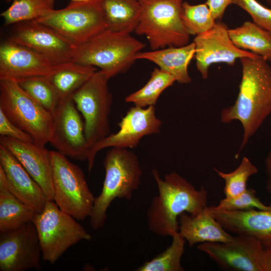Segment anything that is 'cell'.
<instances>
[{
	"instance_id": "6da1fadb",
	"label": "cell",
	"mask_w": 271,
	"mask_h": 271,
	"mask_svg": "<svg viewBox=\"0 0 271 271\" xmlns=\"http://www.w3.org/2000/svg\"><path fill=\"white\" fill-rule=\"evenodd\" d=\"M240 61L242 77L238 96L220 113L222 122L237 120L242 124L243 138L236 158L271 113V66L257 54Z\"/></svg>"
},
{
	"instance_id": "7a4b0ae2",
	"label": "cell",
	"mask_w": 271,
	"mask_h": 271,
	"mask_svg": "<svg viewBox=\"0 0 271 271\" xmlns=\"http://www.w3.org/2000/svg\"><path fill=\"white\" fill-rule=\"evenodd\" d=\"M152 175L158 194L152 199L147 211L149 229L165 237L178 232V217L183 212L195 214L207 207V191L199 190L176 172L165 175L162 179L154 169Z\"/></svg>"
},
{
	"instance_id": "3957f363",
	"label": "cell",
	"mask_w": 271,
	"mask_h": 271,
	"mask_svg": "<svg viewBox=\"0 0 271 271\" xmlns=\"http://www.w3.org/2000/svg\"><path fill=\"white\" fill-rule=\"evenodd\" d=\"M103 165V187L95 198L89 217L90 225L95 230L104 226L107 209L115 199L132 197L140 186L143 174L138 157L128 149L111 148L105 155Z\"/></svg>"
},
{
	"instance_id": "277c9868",
	"label": "cell",
	"mask_w": 271,
	"mask_h": 271,
	"mask_svg": "<svg viewBox=\"0 0 271 271\" xmlns=\"http://www.w3.org/2000/svg\"><path fill=\"white\" fill-rule=\"evenodd\" d=\"M145 46L129 33L106 29L73 47L71 61L98 67L111 78L126 72Z\"/></svg>"
},
{
	"instance_id": "5b68a950",
	"label": "cell",
	"mask_w": 271,
	"mask_h": 271,
	"mask_svg": "<svg viewBox=\"0 0 271 271\" xmlns=\"http://www.w3.org/2000/svg\"><path fill=\"white\" fill-rule=\"evenodd\" d=\"M139 1L141 14L134 32L146 36L151 50L189 43L181 17L183 0Z\"/></svg>"
},
{
	"instance_id": "8992f818",
	"label": "cell",
	"mask_w": 271,
	"mask_h": 271,
	"mask_svg": "<svg viewBox=\"0 0 271 271\" xmlns=\"http://www.w3.org/2000/svg\"><path fill=\"white\" fill-rule=\"evenodd\" d=\"M0 109L15 124L29 134L34 143L50 142L52 114L29 95L16 80L0 79Z\"/></svg>"
},
{
	"instance_id": "52a82bcc",
	"label": "cell",
	"mask_w": 271,
	"mask_h": 271,
	"mask_svg": "<svg viewBox=\"0 0 271 271\" xmlns=\"http://www.w3.org/2000/svg\"><path fill=\"white\" fill-rule=\"evenodd\" d=\"M53 201L63 212L83 221L90 217L95 198L81 168L57 151H51Z\"/></svg>"
},
{
	"instance_id": "ba28073f",
	"label": "cell",
	"mask_w": 271,
	"mask_h": 271,
	"mask_svg": "<svg viewBox=\"0 0 271 271\" xmlns=\"http://www.w3.org/2000/svg\"><path fill=\"white\" fill-rule=\"evenodd\" d=\"M76 220L53 201H48L43 211L37 213L33 222L44 261L53 264L70 246L91 239V235Z\"/></svg>"
},
{
	"instance_id": "9c48e42d",
	"label": "cell",
	"mask_w": 271,
	"mask_h": 271,
	"mask_svg": "<svg viewBox=\"0 0 271 271\" xmlns=\"http://www.w3.org/2000/svg\"><path fill=\"white\" fill-rule=\"evenodd\" d=\"M35 21L55 31L73 47L81 45L107 29L100 0L71 2Z\"/></svg>"
},
{
	"instance_id": "30bf717a",
	"label": "cell",
	"mask_w": 271,
	"mask_h": 271,
	"mask_svg": "<svg viewBox=\"0 0 271 271\" xmlns=\"http://www.w3.org/2000/svg\"><path fill=\"white\" fill-rule=\"evenodd\" d=\"M110 78L105 72L97 70L72 96L84 120L88 150L109 134V116L112 104L108 85Z\"/></svg>"
},
{
	"instance_id": "8fae6325",
	"label": "cell",
	"mask_w": 271,
	"mask_h": 271,
	"mask_svg": "<svg viewBox=\"0 0 271 271\" xmlns=\"http://www.w3.org/2000/svg\"><path fill=\"white\" fill-rule=\"evenodd\" d=\"M119 130L108 135L92 146L87 153L88 168L90 172L97 153L107 148H136L145 136L159 133L162 122L157 117L155 106L130 108L118 122Z\"/></svg>"
},
{
	"instance_id": "7c38bea8",
	"label": "cell",
	"mask_w": 271,
	"mask_h": 271,
	"mask_svg": "<svg viewBox=\"0 0 271 271\" xmlns=\"http://www.w3.org/2000/svg\"><path fill=\"white\" fill-rule=\"evenodd\" d=\"M41 255L33 221L16 229L0 232V271L40 270Z\"/></svg>"
},
{
	"instance_id": "4fadbf2b",
	"label": "cell",
	"mask_w": 271,
	"mask_h": 271,
	"mask_svg": "<svg viewBox=\"0 0 271 271\" xmlns=\"http://www.w3.org/2000/svg\"><path fill=\"white\" fill-rule=\"evenodd\" d=\"M49 143L66 157L87 161L88 147L83 122L72 97L61 100L51 113Z\"/></svg>"
},
{
	"instance_id": "5bb4252c",
	"label": "cell",
	"mask_w": 271,
	"mask_h": 271,
	"mask_svg": "<svg viewBox=\"0 0 271 271\" xmlns=\"http://www.w3.org/2000/svg\"><path fill=\"white\" fill-rule=\"evenodd\" d=\"M264 248L256 239L242 235L228 242H204L197 246L220 267L234 271H263L261 258Z\"/></svg>"
},
{
	"instance_id": "9a60e30c",
	"label": "cell",
	"mask_w": 271,
	"mask_h": 271,
	"mask_svg": "<svg viewBox=\"0 0 271 271\" xmlns=\"http://www.w3.org/2000/svg\"><path fill=\"white\" fill-rule=\"evenodd\" d=\"M228 30L224 24L218 22L212 29L194 38L196 67L203 79L208 78L212 64L223 63L232 66L237 59L255 55L237 47L231 41Z\"/></svg>"
},
{
	"instance_id": "2e32d148",
	"label": "cell",
	"mask_w": 271,
	"mask_h": 271,
	"mask_svg": "<svg viewBox=\"0 0 271 271\" xmlns=\"http://www.w3.org/2000/svg\"><path fill=\"white\" fill-rule=\"evenodd\" d=\"M16 24L9 40L40 53L55 65L71 61L73 47L53 29L35 21Z\"/></svg>"
},
{
	"instance_id": "e0dca14e",
	"label": "cell",
	"mask_w": 271,
	"mask_h": 271,
	"mask_svg": "<svg viewBox=\"0 0 271 271\" xmlns=\"http://www.w3.org/2000/svg\"><path fill=\"white\" fill-rule=\"evenodd\" d=\"M58 65L34 50L9 39L0 45V79L47 76Z\"/></svg>"
},
{
	"instance_id": "ac0fdd59",
	"label": "cell",
	"mask_w": 271,
	"mask_h": 271,
	"mask_svg": "<svg viewBox=\"0 0 271 271\" xmlns=\"http://www.w3.org/2000/svg\"><path fill=\"white\" fill-rule=\"evenodd\" d=\"M0 145L11 152L39 185L47 201H53L50 151L45 146L0 136Z\"/></svg>"
},
{
	"instance_id": "d6986e66",
	"label": "cell",
	"mask_w": 271,
	"mask_h": 271,
	"mask_svg": "<svg viewBox=\"0 0 271 271\" xmlns=\"http://www.w3.org/2000/svg\"><path fill=\"white\" fill-rule=\"evenodd\" d=\"M209 212L227 231L258 240L271 246V209L230 211L207 207Z\"/></svg>"
},
{
	"instance_id": "ffe728a7",
	"label": "cell",
	"mask_w": 271,
	"mask_h": 271,
	"mask_svg": "<svg viewBox=\"0 0 271 271\" xmlns=\"http://www.w3.org/2000/svg\"><path fill=\"white\" fill-rule=\"evenodd\" d=\"M0 166L11 193L37 213L42 212L48 201L42 188L16 157L1 145Z\"/></svg>"
},
{
	"instance_id": "44dd1931",
	"label": "cell",
	"mask_w": 271,
	"mask_h": 271,
	"mask_svg": "<svg viewBox=\"0 0 271 271\" xmlns=\"http://www.w3.org/2000/svg\"><path fill=\"white\" fill-rule=\"evenodd\" d=\"M207 207L197 214L183 212L178 217V232L190 247L198 243L228 242L233 238L209 212Z\"/></svg>"
},
{
	"instance_id": "7402d4cb",
	"label": "cell",
	"mask_w": 271,
	"mask_h": 271,
	"mask_svg": "<svg viewBox=\"0 0 271 271\" xmlns=\"http://www.w3.org/2000/svg\"><path fill=\"white\" fill-rule=\"evenodd\" d=\"M195 53V44L181 47H168L149 51L138 52L135 59H145L152 62L160 69L169 73L181 84L190 83L192 79L188 67Z\"/></svg>"
},
{
	"instance_id": "603a6c76",
	"label": "cell",
	"mask_w": 271,
	"mask_h": 271,
	"mask_svg": "<svg viewBox=\"0 0 271 271\" xmlns=\"http://www.w3.org/2000/svg\"><path fill=\"white\" fill-rule=\"evenodd\" d=\"M37 212L17 199L9 191L0 166V232L18 229L33 221Z\"/></svg>"
},
{
	"instance_id": "cb8c5ba5",
	"label": "cell",
	"mask_w": 271,
	"mask_h": 271,
	"mask_svg": "<svg viewBox=\"0 0 271 271\" xmlns=\"http://www.w3.org/2000/svg\"><path fill=\"white\" fill-rule=\"evenodd\" d=\"M97 70L92 66L69 61L58 65L46 77L62 100L72 97Z\"/></svg>"
},
{
	"instance_id": "d4e9b609",
	"label": "cell",
	"mask_w": 271,
	"mask_h": 271,
	"mask_svg": "<svg viewBox=\"0 0 271 271\" xmlns=\"http://www.w3.org/2000/svg\"><path fill=\"white\" fill-rule=\"evenodd\" d=\"M107 29L130 33L137 27L141 14L139 0H100Z\"/></svg>"
},
{
	"instance_id": "484cf974",
	"label": "cell",
	"mask_w": 271,
	"mask_h": 271,
	"mask_svg": "<svg viewBox=\"0 0 271 271\" xmlns=\"http://www.w3.org/2000/svg\"><path fill=\"white\" fill-rule=\"evenodd\" d=\"M229 36L238 48L250 51L271 62V33L254 22L246 21L242 25L228 29Z\"/></svg>"
},
{
	"instance_id": "4316f807",
	"label": "cell",
	"mask_w": 271,
	"mask_h": 271,
	"mask_svg": "<svg viewBox=\"0 0 271 271\" xmlns=\"http://www.w3.org/2000/svg\"><path fill=\"white\" fill-rule=\"evenodd\" d=\"M175 81V78L171 74L155 68L147 83L141 89L127 95L125 101L143 108L155 106L161 93Z\"/></svg>"
},
{
	"instance_id": "83f0119b",
	"label": "cell",
	"mask_w": 271,
	"mask_h": 271,
	"mask_svg": "<svg viewBox=\"0 0 271 271\" xmlns=\"http://www.w3.org/2000/svg\"><path fill=\"white\" fill-rule=\"evenodd\" d=\"M55 0H14L1 16L5 25L35 21L54 9Z\"/></svg>"
},
{
	"instance_id": "f1b7e54d",
	"label": "cell",
	"mask_w": 271,
	"mask_h": 271,
	"mask_svg": "<svg viewBox=\"0 0 271 271\" xmlns=\"http://www.w3.org/2000/svg\"><path fill=\"white\" fill-rule=\"evenodd\" d=\"M172 242L166 250L146 261L136 271H183L181 258L185 251V239L177 232L171 236Z\"/></svg>"
},
{
	"instance_id": "f546056e",
	"label": "cell",
	"mask_w": 271,
	"mask_h": 271,
	"mask_svg": "<svg viewBox=\"0 0 271 271\" xmlns=\"http://www.w3.org/2000/svg\"><path fill=\"white\" fill-rule=\"evenodd\" d=\"M33 98L51 113L61 99L46 76H36L17 81Z\"/></svg>"
},
{
	"instance_id": "4dcf8cb0",
	"label": "cell",
	"mask_w": 271,
	"mask_h": 271,
	"mask_svg": "<svg viewBox=\"0 0 271 271\" xmlns=\"http://www.w3.org/2000/svg\"><path fill=\"white\" fill-rule=\"evenodd\" d=\"M183 23L187 33L197 36L212 29L216 24L210 9L206 3L191 5L186 1L182 4Z\"/></svg>"
},
{
	"instance_id": "1f68e13d",
	"label": "cell",
	"mask_w": 271,
	"mask_h": 271,
	"mask_svg": "<svg viewBox=\"0 0 271 271\" xmlns=\"http://www.w3.org/2000/svg\"><path fill=\"white\" fill-rule=\"evenodd\" d=\"M218 176L225 181L224 194L225 197L236 196L246 189V183L249 178L258 173L257 167L250 160L243 157L239 166L232 172L224 173L214 168Z\"/></svg>"
},
{
	"instance_id": "d6a6232c",
	"label": "cell",
	"mask_w": 271,
	"mask_h": 271,
	"mask_svg": "<svg viewBox=\"0 0 271 271\" xmlns=\"http://www.w3.org/2000/svg\"><path fill=\"white\" fill-rule=\"evenodd\" d=\"M214 207L218 209L230 211H244L250 209L269 210V205L263 204L256 196V191L251 188H247L244 192L234 197H225Z\"/></svg>"
},
{
	"instance_id": "836d02e7",
	"label": "cell",
	"mask_w": 271,
	"mask_h": 271,
	"mask_svg": "<svg viewBox=\"0 0 271 271\" xmlns=\"http://www.w3.org/2000/svg\"><path fill=\"white\" fill-rule=\"evenodd\" d=\"M232 4L245 11L253 22L271 33V9L262 6L256 0H232Z\"/></svg>"
},
{
	"instance_id": "e575fe53",
	"label": "cell",
	"mask_w": 271,
	"mask_h": 271,
	"mask_svg": "<svg viewBox=\"0 0 271 271\" xmlns=\"http://www.w3.org/2000/svg\"><path fill=\"white\" fill-rule=\"evenodd\" d=\"M0 135L24 142L34 143L33 138L14 123L0 109Z\"/></svg>"
},
{
	"instance_id": "d590c367",
	"label": "cell",
	"mask_w": 271,
	"mask_h": 271,
	"mask_svg": "<svg viewBox=\"0 0 271 271\" xmlns=\"http://www.w3.org/2000/svg\"><path fill=\"white\" fill-rule=\"evenodd\" d=\"M232 0H207L206 4L210 9L214 18L216 20L222 19L226 8L232 4Z\"/></svg>"
},
{
	"instance_id": "8d00e7d4",
	"label": "cell",
	"mask_w": 271,
	"mask_h": 271,
	"mask_svg": "<svg viewBox=\"0 0 271 271\" xmlns=\"http://www.w3.org/2000/svg\"><path fill=\"white\" fill-rule=\"evenodd\" d=\"M263 271H271V246L264 248L261 258Z\"/></svg>"
},
{
	"instance_id": "74e56055",
	"label": "cell",
	"mask_w": 271,
	"mask_h": 271,
	"mask_svg": "<svg viewBox=\"0 0 271 271\" xmlns=\"http://www.w3.org/2000/svg\"><path fill=\"white\" fill-rule=\"evenodd\" d=\"M265 170L267 177L265 190L271 195V150L265 159Z\"/></svg>"
},
{
	"instance_id": "f35d334b",
	"label": "cell",
	"mask_w": 271,
	"mask_h": 271,
	"mask_svg": "<svg viewBox=\"0 0 271 271\" xmlns=\"http://www.w3.org/2000/svg\"><path fill=\"white\" fill-rule=\"evenodd\" d=\"M71 2H78V3H81V2H88V1H91V0H70Z\"/></svg>"
},
{
	"instance_id": "ab89813d",
	"label": "cell",
	"mask_w": 271,
	"mask_h": 271,
	"mask_svg": "<svg viewBox=\"0 0 271 271\" xmlns=\"http://www.w3.org/2000/svg\"><path fill=\"white\" fill-rule=\"evenodd\" d=\"M5 1H6L7 2H13L14 0H5Z\"/></svg>"
},
{
	"instance_id": "60d3db41",
	"label": "cell",
	"mask_w": 271,
	"mask_h": 271,
	"mask_svg": "<svg viewBox=\"0 0 271 271\" xmlns=\"http://www.w3.org/2000/svg\"><path fill=\"white\" fill-rule=\"evenodd\" d=\"M268 3L271 5V0H267Z\"/></svg>"
}]
</instances>
